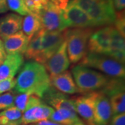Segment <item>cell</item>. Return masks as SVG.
<instances>
[{"instance_id":"836d02e7","label":"cell","mask_w":125,"mask_h":125,"mask_svg":"<svg viewBox=\"0 0 125 125\" xmlns=\"http://www.w3.org/2000/svg\"><path fill=\"white\" fill-rule=\"evenodd\" d=\"M86 125L83 122V121H81V122H78V123H76V124H75V125Z\"/></svg>"},{"instance_id":"8fae6325","label":"cell","mask_w":125,"mask_h":125,"mask_svg":"<svg viewBox=\"0 0 125 125\" xmlns=\"http://www.w3.org/2000/svg\"><path fill=\"white\" fill-rule=\"evenodd\" d=\"M63 16L68 28H93V22L83 10L75 4L69 2L63 10Z\"/></svg>"},{"instance_id":"4316f807","label":"cell","mask_w":125,"mask_h":125,"mask_svg":"<svg viewBox=\"0 0 125 125\" xmlns=\"http://www.w3.org/2000/svg\"><path fill=\"white\" fill-rule=\"evenodd\" d=\"M16 85V79L11 77L0 81V94L14 89Z\"/></svg>"},{"instance_id":"f1b7e54d","label":"cell","mask_w":125,"mask_h":125,"mask_svg":"<svg viewBox=\"0 0 125 125\" xmlns=\"http://www.w3.org/2000/svg\"><path fill=\"white\" fill-rule=\"evenodd\" d=\"M33 3L35 4L36 10L38 11V14L39 11L45 7L49 0H33Z\"/></svg>"},{"instance_id":"f546056e","label":"cell","mask_w":125,"mask_h":125,"mask_svg":"<svg viewBox=\"0 0 125 125\" xmlns=\"http://www.w3.org/2000/svg\"><path fill=\"white\" fill-rule=\"evenodd\" d=\"M115 10L117 11L123 10L125 7V0H113Z\"/></svg>"},{"instance_id":"7402d4cb","label":"cell","mask_w":125,"mask_h":125,"mask_svg":"<svg viewBox=\"0 0 125 125\" xmlns=\"http://www.w3.org/2000/svg\"><path fill=\"white\" fill-rule=\"evenodd\" d=\"M22 113L15 106L8 108L0 112V125H20Z\"/></svg>"},{"instance_id":"5b68a950","label":"cell","mask_w":125,"mask_h":125,"mask_svg":"<svg viewBox=\"0 0 125 125\" xmlns=\"http://www.w3.org/2000/svg\"><path fill=\"white\" fill-rule=\"evenodd\" d=\"M93 28H72L66 29L67 52L70 62L76 64L88 52V42L93 32Z\"/></svg>"},{"instance_id":"7a4b0ae2","label":"cell","mask_w":125,"mask_h":125,"mask_svg":"<svg viewBox=\"0 0 125 125\" xmlns=\"http://www.w3.org/2000/svg\"><path fill=\"white\" fill-rule=\"evenodd\" d=\"M83 10L93 22L95 27L110 26L115 20V10L113 0H71Z\"/></svg>"},{"instance_id":"6da1fadb","label":"cell","mask_w":125,"mask_h":125,"mask_svg":"<svg viewBox=\"0 0 125 125\" xmlns=\"http://www.w3.org/2000/svg\"><path fill=\"white\" fill-rule=\"evenodd\" d=\"M14 88L18 93H29L40 98L51 85L50 76L45 66L36 61L23 64Z\"/></svg>"},{"instance_id":"30bf717a","label":"cell","mask_w":125,"mask_h":125,"mask_svg":"<svg viewBox=\"0 0 125 125\" xmlns=\"http://www.w3.org/2000/svg\"><path fill=\"white\" fill-rule=\"evenodd\" d=\"M113 26H105L93 31L88 42V52L108 54L111 48V33Z\"/></svg>"},{"instance_id":"4dcf8cb0","label":"cell","mask_w":125,"mask_h":125,"mask_svg":"<svg viewBox=\"0 0 125 125\" xmlns=\"http://www.w3.org/2000/svg\"><path fill=\"white\" fill-rule=\"evenodd\" d=\"M6 56H7V54H6V50L4 49L3 40L0 38V64L4 61V60L6 58Z\"/></svg>"},{"instance_id":"8992f818","label":"cell","mask_w":125,"mask_h":125,"mask_svg":"<svg viewBox=\"0 0 125 125\" xmlns=\"http://www.w3.org/2000/svg\"><path fill=\"white\" fill-rule=\"evenodd\" d=\"M38 17L42 29L46 31H62L68 29L63 16V10L52 0L39 11Z\"/></svg>"},{"instance_id":"ac0fdd59","label":"cell","mask_w":125,"mask_h":125,"mask_svg":"<svg viewBox=\"0 0 125 125\" xmlns=\"http://www.w3.org/2000/svg\"><path fill=\"white\" fill-rule=\"evenodd\" d=\"M107 55L115 59L118 62L125 64V37L122 36L113 26L111 33V48Z\"/></svg>"},{"instance_id":"2e32d148","label":"cell","mask_w":125,"mask_h":125,"mask_svg":"<svg viewBox=\"0 0 125 125\" xmlns=\"http://www.w3.org/2000/svg\"><path fill=\"white\" fill-rule=\"evenodd\" d=\"M23 18L15 13L7 14L0 19V38L4 40L22 29Z\"/></svg>"},{"instance_id":"d6a6232c","label":"cell","mask_w":125,"mask_h":125,"mask_svg":"<svg viewBox=\"0 0 125 125\" xmlns=\"http://www.w3.org/2000/svg\"><path fill=\"white\" fill-rule=\"evenodd\" d=\"M6 0H0V13H4L8 11Z\"/></svg>"},{"instance_id":"83f0119b","label":"cell","mask_w":125,"mask_h":125,"mask_svg":"<svg viewBox=\"0 0 125 125\" xmlns=\"http://www.w3.org/2000/svg\"><path fill=\"white\" fill-rule=\"evenodd\" d=\"M108 125H125V113L114 115L112 116Z\"/></svg>"},{"instance_id":"52a82bcc","label":"cell","mask_w":125,"mask_h":125,"mask_svg":"<svg viewBox=\"0 0 125 125\" xmlns=\"http://www.w3.org/2000/svg\"><path fill=\"white\" fill-rule=\"evenodd\" d=\"M66 29L62 31H46L44 30L41 52L36 62L43 65L58 50L59 47L66 40Z\"/></svg>"},{"instance_id":"277c9868","label":"cell","mask_w":125,"mask_h":125,"mask_svg":"<svg viewBox=\"0 0 125 125\" xmlns=\"http://www.w3.org/2000/svg\"><path fill=\"white\" fill-rule=\"evenodd\" d=\"M78 63L80 65L97 70L110 77L125 79V65L107 54L88 52Z\"/></svg>"},{"instance_id":"9a60e30c","label":"cell","mask_w":125,"mask_h":125,"mask_svg":"<svg viewBox=\"0 0 125 125\" xmlns=\"http://www.w3.org/2000/svg\"><path fill=\"white\" fill-rule=\"evenodd\" d=\"M51 85L61 93L66 94L79 93L72 73L65 71L60 74L50 76Z\"/></svg>"},{"instance_id":"44dd1931","label":"cell","mask_w":125,"mask_h":125,"mask_svg":"<svg viewBox=\"0 0 125 125\" xmlns=\"http://www.w3.org/2000/svg\"><path fill=\"white\" fill-rule=\"evenodd\" d=\"M22 32L30 40L37 32L42 29L39 18L35 14L29 13L23 18L22 24Z\"/></svg>"},{"instance_id":"1f68e13d","label":"cell","mask_w":125,"mask_h":125,"mask_svg":"<svg viewBox=\"0 0 125 125\" xmlns=\"http://www.w3.org/2000/svg\"><path fill=\"white\" fill-rule=\"evenodd\" d=\"M59 125V124H58V123L54 122L49 120H42V121H39V122H34V123H32V124H30V125Z\"/></svg>"},{"instance_id":"e575fe53","label":"cell","mask_w":125,"mask_h":125,"mask_svg":"<svg viewBox=\"0 0 125 125\" xmlns=\"http://www.w3.org/2000/svg\"><path fill=\"white\" fill-rule=\"evenodd\" d=\"M69 1H71V0H69Z\"/></svg>"},{"instance_id":"d4e9b609","label":"cell","mask_w":125,"mask_h":125,"mask_svg":"<svg viewBox=\"0 0 125 125\" xmlns=\"http://www.w3.org/2000/svg\"><path fill=\"white\" fill-rule=\"evenodd\" d=\"M15 95V94L12 92H6L0 94V111L13 106Z\"/></svg>"},{"instance_id":"603a6c76","label":"cell","mask_w":125,"mask_h":125,"mask_svg":"<svg viewBox=\"0 0 125 125\" xmlns=\"http://www.w3.org/2000/svg\"><path fill=\"white\" fill-rule=\"evenodd\" d=\"M8 9L20 15H27L29 11L24 4V0H6Z\"/></svg>"},{"instance_id":"7c38bea8","label":"cell","mask_w":125,"mask_h":125,"mask_svg":"<svg viewBox=\"0 0 125 125\" xmlns=\"http://www.w3.org/2000/svg\"><path fill=\"white\" fill-rule=\"evenodd\" d=\"M112 115L109 99L101 91H98L94 104V124L95 125H108Z\"/></svg>"},{"instance_id":"d6986e66","label":"cell","mask_w":125,"mask_h":125,"mask_svg":"<svg viewBox=\"0 0 125 125\" xmlns=\"http://www.w3.org/2000/svg\"><path fill=\"white\" fill-rule=\"evenodd\" d=\"M49 120L62 125H74L82 121L78 117L76 111L67 109L54 110Z\"/></svg>"},{"instance_id":"9c48e42d","label":"cell","mask_w":125,"mask_h":125,"mask_svg":"<svg viewBox=\"0 0 125 125\" xmlns=\"http://www.w3.org/2000/svg\"><path fill=\"white\" fill-rule=\"evenodd\" d=\"M70 65L66 40L62 42L58 50L43 64L49 76H56L67 71Z\"/></svg>"},{"instance_id":"5bb4252c","label":"cell","mask_w":125,"mask_h":125,"mask_svg":"<svg viewBox=\"0 0 125 125\" xmlns=\"http://www.w3.org/2000/svg\"><path fill=\"white\" fill-rule=\"evenodd\" d=\"M24 62L22 54H9L0 64V81L15 77Z\"/></svg>"},{"instance_id":"3957f363","label":"cell","mask_w":125,"mask_h":125,"mask_svg":"<svg viewBox=\"0 0 125 125\" xmlns=\"http://www.w3.org/2000/svg\"><path fill=\"white\" fill-rule=\"evenodd\" d=\"M71 72L79 93L82 94L101 90L111 78L102 72L79 64L72 67Z\"/></svg>"},{"instance_id":"4fadbf2b","label":"cell","mask_w":125,"mask_h":125,"mask_svg":"<svg viewBox=\"0 0 125 125\" xmlns=\"http://www.w3.org/2000/svg\"><path fill=\"white\" fill-rule=\"evenodd\" d=\"M51 107L56 110L67 109L72 111H76L72 98H69L66 94L62 93L51 85L45 92L42 97Z\"/></svg>"},{"instance_id":"ffe728a7","label":"cell","mask_w":125,"mask_h":125,"mask_svg":"<svg viewBox=\"0 0 125 125\" xmlns=\"http://www.w3.org/2000/svg\"><path fill=\"white\" fill-rule=\"evenodd\" d=\"M43 33L44 29H41L29 40L27 49L23 55L27 60H33V61H36L37 58H38L41 52V45Z\"/></svg>"},{"instance_id":"cb8c5ba5","label":"cell","mask_w":125,"mask_h":125,"mask_svg":"<svg viewBox=\"0 0 125 125\" xmlns=\"http://www.w3.org/2000/svg\"><path fill=\"white\" fill-rule=\"evenodd\" d=\"M31 95L29 93H18L17 95H15L13 106L23 113L26 110Z\"/></svg>"},{"instance_id":"e0dca14e","label":"cell","mask_w":125,"mask_h":125,"mask_svg":"<svg viewBox=\"0 0 125 125\" xmlns=\"http://www.w3.org/2000/svg\"><path fill=\"white\" fill-rule=\"evenodd\" d=\"M29 40L22 30L3 40L6 54H20L24 55Z\"/></svg>"},{"instance_id":"484cf974","label":"cell","mask_w":125,"mask_h":125,"mask_svg":"<svg viewBox=\"0 0 125 125\" xmlns=\"http://www.w3.org/2000/svg\"><path fill=\"white\" fill-rule=\"evenodd\" d=\"M115 28L123 37L125 36V10L117 11L115 13V20L114 22Z\"/></svg>"},{"instance_id":"ba28073f","label":"cell","mask_w":125,"mask_h":125,"mask_svg":"<svg viewBox=\"0 0 125 125\" xmlns=\"http://www.w3.org/2000/svg\"><path fill=\"white\" fill-rule=\"evenodd\" d=\"M97 92H91L72 98L76 113L82 117L86 125H95L94 112Z\"/></svg>"}]
</instances>
